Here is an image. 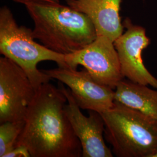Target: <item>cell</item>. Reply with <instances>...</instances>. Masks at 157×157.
<instances>
[{"label": "cell", "instance_id": "obj_7", "mask_svg": "<svg viewBox=\"0 0 157 157\" xmlns=\"http://www.w3.org/2000/svg\"><path fill=\"white\" fill-rule=\"evenodd\" d=\"M51 78L66 84L79 107L84 110L105 112L113 105L115 90L96 82L84 69L58 67L43 71Z\"/></svg>", "mask_w": 157, "mask_h": 157}, {"label": "cell", "instance_id": "obj_15", "mask_svg": "<svg viewBox=\"0 0 157 157\" xmlns=\"http://www.w3.org/2000/svg\"><path fill=\"white\" fill-rule=\"evenodd\" d=\"M155 157H157V155H155Z\"/></svg>", "mask_w": 157, "mask_h": 157}, {"label": "cell", "instance_id": "obj_13", "mask_svg": "<svg viewBox=\"0 0 157 157\" xmlns=\"http://www.w3.org/2000/svg\"><path fill=\"white\" fill-rule=\"evenodd\" d=\"M31 154L28 149L22 146H17L14 149L7 154L3 157H29Z\"/></svg>", "mask_w": 157, "mask_h": 157}, {"label": "cell", "instance_id": "obj_9", "mask_svg": "<svg viewBox=\"0 0 157 157\" xmlns=\"http://www.w3.org/2000/svg\"><path fill=\"white\" fill-rule=\"evenodd\" d=\"M60 89L67 98L65 111L82 145V157H113L112 152L105 143L103 136L105 123L101 113L89 111V117L85 116L70 90L63 84Z\"/></svg>", "mask_w": 157, "mask_h": 157}, {"label": "cell", "instance_id": "obj_5", "mask_svg": "<svg viewBox=\"0 0 157 157\" xmlns=\"http://www.w3.org/2000/svg\"><path fill=\"white\" fill-rule=\"evenodd\" d=\"M36 92L22 67L0 58V124L24 121Z\"/></svg>", "mask_w": 157, "mask_h": 157}, {"label": "cell", "instance_id": "obj_11", "mask_svg": "<svg viewBox=\"0 0 157 157\" xmlns=\"http://www.w3.org/2000/svg\"><path fill=\"white\" fill-rule=\"evenodd\" d=\"M115 101L132 108L157 121V89L122 79L115 89Z\"/></svg>", "mask_w": 157, "mask_h": 157}, {"label": "cell", "instance_id": "obj_2", "mask_svg": "<svg viewBox=\"0 0 157 157\" xmlns=\"http://www.w3.org/2000/svg\"><path fill=\"white\" fill-rule=\"evenodd\" d=\"M24 6L33 21L34 38L56 52L72 54L97 37L90 19L68 6L47 2H29Z\"/></svg>", "mask_w": 157, "mask_h": 157}, {"label": "cell", "instance_id": "obj_14", "mask_svg": "<svg viewBox=\"0 0 157 157\" xmlns=\"http://www.w3.org/2000/svg\"><path fill=\"white\" fill-rule=\"evenodd\" d=\"M17 3L25 5L29 2H47L51 4H59V0H12Z\"/></svg>", "mask_w": 157, "mask_h": 157}, {"label": "cell", "instance_id": "obj_10", "mask_svg": "<svg viewBox=\"0 0 157 157\" xmlns=\"http://www.w3.org/2000/svg\"><path fill=\"white\" fill-rule=\"evenodd\" d=\"M122 1L65 0V2L67 6L90 19L97 36H105L114 42L124 32L120 16Z\"/></svg>", "mask_w": 157, "mask_h": 157}, {"label": "cell", "instance_id": "obj_12", "mask_svg": "<svg viewBox=\"0 0 157 157\" xmlns=\"http://www.w3.org/2000/svg\"><path fill=\"white\" fill-rule=\"evenodd\" d=\"M25 120L6 122L0 125V157L11 151L17 147V141L22 132Z\"/></svg>", "mask_w": 157, "mask_h": 157}, {"label": "cell", "instance_id": "obj_8", "mask_svg": "<svg viewBox=\"0 0 157 157\" xmlns=\"http://www.w3.org/2000/svg\"><path fill=\"white\" fill-rule=\"evenodd\" d=\"M125 32L113 42L117 51L124 78L157 89V78L146 68L142 58L143 51L150 43L145 28L133 24L129 18L124 21Z\"/></svg>", "mask_w": 157, "mask_h": 157}, {"label": "cell", "instance_id": "obj_1", "mask_svg": "<svg viewBox=\"0 0 157 157\" xmlns=\"http://www.w3.org/2000/svg\"><path fill=\"white\" fill-rule=\"evenodd\" d=\"M67 98L49 82L36 90L17 146L32 157H82V147L65 111Z\"/></svg>", "mask_w": 157, "mask_h": 157}, {"label": "cell", "instance_id": "obj_3", "mask_svg": "<svg viewBox=\"0 0 157 157\" xmlns=\"http://www.w3.org/2000/svg\"><path fill=\"white\" fill-rule=\"evenodd\" d=\"M101 114L105 138L117 157H155L157 120L117 101Z\"/></svg>", "mask_w": 157, "mask_h": 157}, {"label": "cell", "instance_id": "obj_6", "mask_svg": "<svg viewBox=\"0 0 157 157\" xmlns=\"http://www.w3.org/2000/svg\"><path fill=\"white\" fill-rule=\"evenodd\" d=\"M67 68L82 65L100 84L115 90L124 77L113 42L105 36H97L83 49L65 55Z\"/></svg>", "mask_w": 157, "mask_h": 157}, {"label": "cell", "instance_id": "obj_4", "mask_svg": "<svg viewBox=\"0 0 157 157\" xmlns=\"http://www.w3.org/2000/svg\"><path fill=\"white\" fill-rule=\"evenodd\" d=\"M33 30L19 26L10 9H0V53L15 62L26 73L36 91L51 78L37 68L39 62L50 61L67 68L65 55L51 50L35 41Z\"/></svg>", "mask_w": 157, "mask_h": 157}]
</instances>
